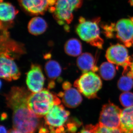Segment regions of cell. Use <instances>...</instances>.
I'll use <instances>...</instances> for the list:
<instances>
[{
  "instance_id": "cell-1",
  "label": "cell",
  "mask_w": 133,
  "mask_h": 133,
  "mask_svg": "<svg viewBox=\"0 0 133 133\" xmlns=\"http://www.w3.org/2000/svg\"><path fill=\"white\" fill-rule=\"evenodd\" d=\"M30 94L24 87H14L5 95L7 105L13 111V128L22 133H35L40 124L39 118L29 107Z\"/></svg>"
},
{
  "instance_id": "cell-2",
  "label": "cell",
  "mask_w": 133,
  "mask_h": 133,
  "mask_svg": "<svg viewBox=\"0 0 133 133\" xmlns=\"http://www.w3.org/2000/svg\"><path fill=\"white\" fill-rule=\"evenodd\" d=\"M59 98L47 89L31 93L28 99L29 107L39 118L45 116L55 105L60 104Z\"/></svg>"
},
{
  "instance_id": "cell-3",
  "label": "cell",
  "mask_w": 133,
  "mask_h": 133,
  "mask_svg": "<svg viewBox=\"0 0 133 133\" xmlns=\"http://www.w3.org/2000/svg\"><path fill=\"white\" fill-rule=\"evenodd\" d=\"M100 21V18L87 21L81 17L79 19V23L76 28V31L83 41L101 49L103 48L104 41L100 36L98 25Z\"/></svg>"
},
{
  "instance_id": "cell-4",
  "label": "cell",
  "mask_w": 133,
  "mask_h": 133,
  "mask_svg": "<svg viewBox=\"0 0 133 133\" xmlns=\"http://www.w3.org/2000/svg\"><path fill=\"white\" fill-rule=\"evenodd\" d=\"M74 86L88 99L97 97V93L102 87V81L98 75L92 71L84 72L74 82Z\"/></svg>"
},
{
  "instance_id": "cell-5",
  "label": "cell",
  "mask_w": 133,
  "mask_h": 133,
  "mask_svg": "<svg viewBox=\"0 0 133 133\" xmlns=\"http://www.w3.org/2000/svg\"><path fill=\"white\" fill-rule=\"evenodd\" d=\"M82 4V0H56L55 6L50 8L49 11L59 24H69L73 19V11Z\"/></svg>"
},
{
  "instance_id": "cell-6",
  "label": "cell",
  "mask_w": 133,
  "mask_h": 133,
  "mask_svg": "<svg viewBox=\"0 0 133 133\" xmlns=\"http://www.w3.org/2000/svg\"><path fill=\"white\" fill-rule=\"evenodd\" d=\"M113 36L114 35L126 47L133 46V21L131 19H120L112 23Z\"/></svg>"
},
{
  "instance_id": "cell-7",
  "label": "cell",
  "mask_w": 133,
  "mask_h": 133,
  "mask_svg": "<svg viewBox=\"0 0 133 133\" xmlns=\"http://www.w3.org/2000/svg\"><path fill=\"white\" fill-rule=\"evenodd\" d=\"M122 110L119 108L109 102L103 105L101 112L99 124L110 128H119Z\"/></svg>"
},
{
  "instance_id": "cell-8",
  "label": "cell",
  "mask_w": 133,
  "mask_h": 133,
  "mask_svg": "<svg viewBox=\"0 0 133 133\" xmlns=\"http://www.w3.org/2000/svg\"><path fill=\"white\" fill-rule=\"evenodd\" d=\"M15 57L7 52L1 51V77L6 81L17 80L21 72L14 61Z\"/></svg>"
},
{
  "instance_id": "cell-9",
  "label": "cell",
  "mask_w": 133,
  "mask_h": 133,
  "mask_svg": "<svg viewBox=\"0 0 133 133\" xmlns=\"http://www.w3.org/2000/svg\"><path fill=\"white\" fill-rule=\"evenodd\" d=\"M105 57L110 63L122 66L124 69L128 65L130 57L126 46L119 44L109 47L107 50Z\"/></svg>"
},
{
  "instance_id": "cell-10",
  "label": "cell",
  "mask_w": 133,
  "mask_h": 133,
  "mask_svg": "<svg viewBox=\"0 0 133 133\" xmlns=\"http://www.w3.org/2000/svg\"><path fill=\"white\" fill-rule=\"evenodd\" d=\"M45 81L41 66L33 64L27 72L26 83L29 90L31 93L38 92L43 90Z\"/></svg>"
},
{
  "instance_id": "cell-11",
  "label": "cell",
  "mask_w": 133,
  "mask_h": 133,
  "mask_svg": "<svg viewBox=\"0 0 133 133\" xmlns=\"http://www.w3.org/2000/svg\"><path fill=\"white\" fill-rule=\"evenodd\" d=\"M62 87L63 92H60L58 96L62 98V102L66 107L75 108L78 106L83 101L81 93L78 90L72 87L71 83L65 81Z\"/></svg>"
},
{
  "instance_id": "cell-12",
  "label": "cell",
  "mask_w": 133,
  "mask_h": 133,
  "mask_svg": "<svg viewBox=\"0 0 133 133\" xmlns=\"http://www.w3.org/2000/svg\"><path fill=\"white\" fill-rule=\"evenodd\" d=\"M56 0H18L25 11L33 15L44 14L48 9L56 4Z\"/></svg>"
},
{
  "instance_id": "cell-13",
  "label": "cell",
  "mask_w": 133,
  "mask_h": 133,
  "mask_svg": "<svg viewBox=\"0 0 133 133\" xmlns=\"http://www.w3.org/2000/svg\"><path fill=\"white\" fill-rule=\"evenodd\" d=\"M70 115L62 105H55L45 115V122L52 127H59L64 124Z\"/></svg>"
},
{
  "instance_id": "cell-14",
  "label": "cell",
  "mask_w": 133,
  "mask_h": 133,
  "mask_svg": "<svg viewBox=\"0 0 133 133\" xmlns=\"http://www.w3.org/2000/svg\"><path fill=\"white\" fill-rule=\"evenodd\" d=\"M77 64L83 73L90 71L96 72L99 70L95 58L88 52H84L79 56L77 60Z\"/></svg>"
},
{
  "instance_id": "cell-15",
  "label": "cell",
  "mask_w": 133,
  "mask_h": 133,
  "mask_svg": "<svg viewBox=\"0 0 133 133\" xmlns=\"http://www.w3.org/2000/svg\"><path fill=\"white\" fill-rule=\"evenodd\" d=\"M119 129L124 133H130L133 131V106L122 111Z\"/></svg>"
},
{
  "instance_id": "cell-16",
  "label": "cell",
  "mask_w": 133,
  "mask_h": 133,
  "mask_svg": "<svg viewBox=\"0 0 133 133\" xmlns=\"http://www.w3.org/2000/svg\"><path fill=\"white\" fill-rule=\"evenodd\" d=\"M18 13V10L11 3L1 2L0 19L1 22L12 24V21Z\"/></svg>"
},
{
  "instance_id": "cell-17",
  "label": "cell",
  "mask_w": 133,
  "mask_h": 133,
  "mask_svg": "<svg viewBox=\"0 0 133 133\" xmlns=\"http://www.w3.org/2000/svg\"><path fill=\"white\" fill-rule=\"evenodd\" d=\"M48 27L45 20L40 17L32 18L29 22L28 29L29 32L33 35L37 36L44 33Z\"/></svg>"
},
{
  "instance_id": "cell-18",
  "label": "cell",
  "mask_w": 133,
  "mask_h": 133,
  "mask_svg": "<svg viewBox=\"0 0 133 133\" xmlns=\"http://www.w3.org/2000/svg\"><path fill=\"white\" fill-rule=\"evenodd\" d=\"M64 49L65 52L69 56H79L82 53V44L78 39L71 38L65 43Z\"/></svg>"
},
{
  "instance_id": "cell-19",
  "label": "cell",
  "mask_w": 133,
  "mask_h": 133,
  "mask_svg": "<svg viewBox=\"0 0 133 133\" xmlns=\"http://www.w3.org/2000/svg\"><path fill=\"white\" fill-rule=\"evenodd\" d=\"M45 71L50 80H54L60 76L62 67L59 63L54 60H50L45 63Z\"/></svg>"
},
{
  "instance_id": "cell-20",
  "label": "cell",
  "mask_w": 133,
  "mask_h": 133,
  "mask_svg": "<svg viewBox=\"0 0 133 133\" xmlns=\"http://www.w3.org/2000/svg\"><path fill=\"white\" fill-rule=\"evenodd\" d=\"M99 72L101 77L107 81L114 78L116 74V68L114 65L110 62L102 63L99 68Z\"/></svg>"
},
{
  "instance_id": "cell-21",
  "label": "cell",
  "mask_w": 133,
  "mask_h": 133,
  "mask_svg": "<svg viewBox=\"0 0 133 133\" xmlns=\"http://www.w3.org/2000/svg\"><path fill=\"white\" fill-rule=\"evenodd\" d=\"M117 85L121 91H129L133 88V78L127 75H123L119 79Z\"/></svg>"
},
{
  "instance_id": "cell-22",
  "label": "cell",
  "mask_w": 133,
  "mask_h": 133,
  "mask_svg": "<svg viewBox=\"0 0 133 133\" xmlns=\"http://www.w3.org/2000/svg\"><path fill=\"white\" fill-rule=\"evenodd\" d=\"M93 133H123L119 128H110L102 125L99 123L95 126L88 125Z\"/></svg>"
},
{
  "instance_id": "cell-23",
  "label": "cell",
  "mask_w": 133,
  "mask_h": 133,
  "mask_svg": "<svg viewBox=\"0 0 133 133\" xmlns=\"http://www.w3.org/2000/svg\"><path fill=\"white\" fill-rule=\"evenodd\" d=\"M121 104L127 108L133 106V93L129 92H124L120 95L119 98Z\"/></svg>"
},
{
  "instance_id": "cell-24",
  "label": "cell",
  "mask_w": 133,
  "mask_h": 133,
  "mask_svg": "<svg viewBox=\"0 0 133 133\" xmlns=\"http://www.w3.org/2000/svg\"><path fill=\"white\" fill-rule=\"evenodd\" d=\"M123 75H127L133 78V55L130 56L128 65L124 69Z\"/></svg>"
},
{
  "instance_id": "cell-25",
  "label": "cell",
  "mask_w": 133,
  "mask_h": 133,
  "mask_svg": "<svg viewBox=\"0 0 133 133\" xmlns=\"http://www.w3.org/2000/svg\"><path fill=\"white\" fill-rule=\"evenodd\" d=\"M67 128L68 130L71 133H74L77 131V128L74 124L72 123H70L67 124Z\"/></svg>"
},
{
  "instance_id": "cell-26",
  "label": "cell",
  "mask_w": 133,
  "mask_h": 133,
  "mask_svg": "<svg viewBox=\"0 0 133 133\" xmlns=\"http://www.w3.org/2000/svg\"><path fill=\"white\" fill-rule=\"evenodd\" d=\"M78 133H93L88 125L86 126L83 129L79 132Z\"/></svg>"
},
{
  "instance_id": "cell-27",
  "label": "cell",
  "mask_w": 133,
  "mask_h": 133,
  "mask_svg": "<svg viewBox=\"0 0 133 133\" xmlns=\"http://www.w3.org/2000/svg\"><path fill=\"white\" fill-rule=\"evenodd\" d=\"M8 133H22L21 131L16 129L13 128L10 129L8 132Z\"/></svg>"
},
{
  "instance_id": "cell-28",
  "label": "cell",
  "mask_w": 133,
  "mask_h": 133,
  "mask_svg": "<svg viewBox=\"0 0 133 133\" xmlns=\"http://www.w3.org/2000/svg\"><path fill=\"white\" fill-rule=\"evenodd\" d=\"M49 131L47 129L42 127L39 129V133H48Z\"/></svg>"
},
{
  "instance_id": "cell-29",
  "label": "cell",
  "mask_w": 133,
  "mask_h": 133,
  "mask_svg": "<svg viewBox=\"0 0 133 133\" xmlns=\"http://www.w3.org/2000/svg\"><path fill=\"white\" fill-rule=\"evenodd\" d=\"M0 128H1V130H0L1 133H8L6 129L4 126L1 125L0 127Z\"/></svg>"
},
{
  "instance_id": "cell-30",
  "label": "cell",
  "mask_w": 133,
  "mask_h": 133,
  "mask_svg": "<svg viewBox=\"0 0 133 133\" xmlns=\"http://www.w3.org/2000/svg\"><path fill=\"white\" fill-rule=\"evenodd\" d=\"M7 114L6 113H3L1 115V120L2 121L4 120L7 119Z\"/></svg>"
},
{
  "instance_id": "cell-31",
  "label": "cell",
  "mask_w": 133,
  "mask_h": 133,
  "mask_svg": "<svg viewBox=\"0 0 133 133\" xmlns=\"http://www.w3.org/2000/svg\"><path fill=\"white\" fill-rule=\"evenodd\" d=\"M59 129H60V130H61V131H62V132H63L64 131V128L63 127H62V126L59 127Z\"/></svg>"
},
{
  "instance_id": "cell-32",
  "label": "cell",
  "mask_w": 133,
  "mask_h": 133,
  "mask_svg": "<svg viewBox=\"0 0 133 133\" xmlns=\"http://www.w3.org/2000/svg\"><path fill=\"white\" fill-rule=\"evenodd\" d=\"M56 131L57 133H61V132H62L59 128L57 129Z\"/></svg>"
},
{
  "instance_id": "cell-33",
  "label": "cell",
  "mask_w": 133,
  "mask_h": 133,
  "mask_svg": "<svg viewBox=\"0 0 133 133\" xmlns=\"http://www.w3.org/2000/svg\"><path fill=\"white\" fill-rule=\"evenodd\" d=\"M129 3L131 6H133V0H129Z\"/></svg>"
},
{
  "instance_id": "cell-34",
  "label": "cell",
  "mask_w": 133,
  "mask_h": 133,
  "mask_svg": "<svg viewBox=\"0 0 133 133\" xmlns=\"http://www.w3.org/2000/svg\"><path fill=\"white\" fill-rule=\"evenodd\" d=\"M50 133H57L56 131L54 130V129H52V130L51 131Z\"/></svg>"
},
{
  "instance_id": "cell-35",
  "label": "cell",
  "mask_w": 133,
  "mask_h": 133,
  "mask_svg": "<svg viewBox=\"0 0 133 133\" xmlns=\"http://www.w3.org/2000/svg\"><path fill=\"white\" fill-rule=\"evenodd\" d=\"M130 133H133V131H132Z\"/></svg>"
},
{
  "instance_id": "cell-36",
  "label": "cell",
  "mask_w": 133,
  "mask_h": 133,
  "mask_svg": "<svg viewBox=\"0 0 133 133\" xmlns=\"http://www.w3.org/2000/svg\"></svg>"
}]
</instances>
